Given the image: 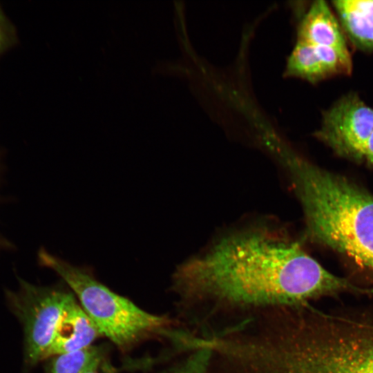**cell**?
<instances>
[{"label":"cell","instance_id":"6da1fadb","mask_svg":"<svg viewBox=\"0 0 373 373\" xmlns=\"http://www.w3.org/2000/svg\"><path fill=\"white\" fill-rule=\"evenodd\" d=\"M172 290L193 332L218 330L262 311L367 289L333 275L284 231L266 223L238 228L178 265Z\"/></svg>","mask_w":373,"mask_h":373},{"label":"cell","instance_id":"9c48e42d","mask_svg":"<svg viewBox=\"0 0 373 373\" xmlns=\"http://www.w3.org/2000/svg\"><path fill=\"white\" fill-rule=\"evenodd\" d=\"M345 37L338 20L324 1H316L310 6L297 30V40L348 50Z\"/></svg>","mask_w":373,"mask_h":373},{"label":"cell","instance_id":"ba28073f","mask_svg":"<svg viewBox=\"0 0 373 373\" xmlns=\"http://www.w3.org/2000/svg\"><path fill=\"white\" fill-rule=\"evenodd\" d=\"M100 333L71 291L57 325L48 358L91 346Z\"/></svg>","mask_w":373,"mask_h":373},{"label":"cell","instance_id":"8992f818","mask_svg":"<svg viewBox=\"0 0 373 373\" xmlns=\"http://www.w3.org/2000/svg\"><path fill=\"white\" fill-rule=\"evenodd\" d=\"M373 131V108L350 93L323 114L314 135L340 156L362 161L366 142Z\"/></svg>","mask_w":373,"mask_h":373},{"label":"cell","instance_id":"277c9868","mask_svg":"<svg viewBox=\"0 0 373 373\" xmlns=\"http://www.w3.org/2000/svg\"><path fill=\"white\" fill-rule=\"evenodd\" d=\"M38 258L69 287L100 334L119 348L126 350L150 335H165L175 326L167 316L149 314L110 289L88 267L74 265L44 249Z\"/></svg>","mask_w":373,"mask_h":373},{"label":"cell","instance_id":"8fae6325","mask_svg":"<svg viewBox=\"0 0 373 373\" xmlns=\"http://www.w3.org/2000/svg\"><path fill=\"white\" fill-rule=\"evenodd\" d=\"M103 361L102 350L91 345L53 356L47 373H86L97 370Z\"/></svg>","mask_w":373,"mask_h":373},{"label":"cell","instance_id":"4fadbf2b","mask_svg":"<svg viewBox=\"0 0 373 373\" xmlns=\"http://www.w3.org/2000/svg\"><path fill=\"white\" fill-rule=\"evenodd\" d=\"M12 39V29L0 8V53L10 44Z\"/></svg>","mask_w":373,"mask_h":373},{"label":"cell","instance_id":"5bb4252c","mask_svg":"<svg viewBox=\"0 0 373 373\" xmlns=\"http://www.w3.org/2000/svg\"><path fill=\"white\" fill-rule=\"evenodd\" d=\"M362 162L373 166V131L365 146Z\"/></svg>","mask_w":373,"mask_h":373},{"label":"cell","instance_id":"9a60e30c","mask_svg":"<svg viewBox=\"0 0 373 373\" xmlns=\"http://www.w3.org/2000/svg\"><path fill=\"white\" fill-rule=\"evenodd\" d=\"M86 373H98V372H97V370H93V371L87 372Z\"/></svg>","mask_w":373,"mask_h":373},{"label":"cell","instance_id":"30bf717a","mask_svg":"<svg viewBox=\"0 0 373 373\" xmlns=\"http://www.w3.org/2000/svg\"><path fill=\"white\" fill-rule=\"evenodd\" d=\"M341 28L356 48L373 50V0L332 1Z\"/></svg>","mask_w":373,"mask_h":373},{"label":"cell","instance_id":"3957f363","mask_svg":"<svg viewBox=\"0 0 373 373\" xmlns=\"http://www.w3.org/2000/svg\"><path fill=\"white\" fill-rule=\"evenodd\" d=\"M300 202L307 236L373 274V195L296 156L283 160Z\"/></svg>","mask_w":373,"mask_h":373},{"label":"cell","instance_id":"5b68a950","mask_svg":"<svg viewBox=\"0 0 373 373\" xmlns=\"http://www.w3.org/2000/svg\"><path fill=\"white\" fill-rule=\"evenodd\" d=\"M71 291L60 286L39 287L26 281L7 293L10 309L22 325L24 363L32 367L48 352L65 303Z\"/></svg>","mask_w":373,"mask_h":373},{"label":"cell","instance_id":"7a4b0ae2","mask_svg":"<svg viewBox=\"0 0 373 373\" xmlns=\"http://www.w3.org/2000/svg\"><path fill=\"white\" fill-rule=\"evenodd\" d=\"M262 373H373V321L291 308L267 341Z\"/></svg>","mask_w":373,"mask_h":373},{"label":"cell","instance_id":"7c38bea8","mask_svg":"<svg viewBox=\"0 0 373 373\" xmlns=\"http://www.w3.org/2000/svg\"><path fill=\"white\" fill-rule=\"evenodd\" d=\"M184 352L186 356L180 363L163 373H209V349L196 347Z\"/></svg>","mask_w":373,"mask_h":373},{"label":"cell","instance_id":"52a82bcc","mask_svg":"<svg viewBox=\"0 0 373 373\" xmlns=\"http://www.w3.org/2000/svg\"><path fill=\"white\" fill-rule=\"evenodd\" d=\"M352 70L349 50L297 40L288 57L285 75L316 83L336 76L349 75Z\"/></svg>","mask_w":373,"mask_h":373}]
</instances>
